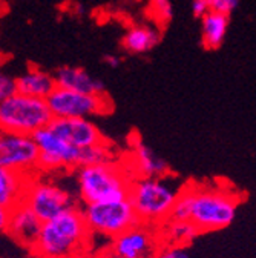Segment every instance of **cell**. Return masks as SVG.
<instances>
[{
  "instance_id": "6da1fadb",
  "label": "cell",
  "mask_w": 256,
  "mask_h": 258,
  "mask_svg": "<svg viewBox=\"0 0 256 258\" xmlns=\"http://www.w3.org/2000/svg\"><path fill=\"white\" fill-rule=\"evenodd\" d=\"M92 232L80 208H71L42 224L33 253L49 258H86Z\"/></svg>"
},
{
  "instance_id": "7a4b0ae2",
  "label": "cell",
  "mask_w": 256,
  "mask_h": 258,
  "mask_svg": "<svg viewBox=\"0 0 256 258\" xmlns=\"http://www.w3.org/2000/svg\"><path fill=\"white\" fill-rule=\"evenodd\" d=\"M183 192L189 202V220L201 234L230 226L242 202V197L230 186L187 184Z\"/></svg>"
},
{
  "instance_id": "3957f363",
  "label": "cell",
  "mask_w": 256,
  "mask_h": 258,
  "mask_svg": "<svg viewBox=\"0 0 256 258\" xmlns=\"http://www.w3.org/2000/svg\"><path fill=\"white\" fill-rule=\"evenodd\" d=\"M75 178L78 199L84 205L127 200L134 180V177L129 175V171L120 166L117 161L80 166L77 168Z\"/></svg>"
},
{
  "instance_id": "277c9868",
  "label": "cell",
  "mask_w": 256,
  "mask_h": 258,
  "mask_svg": "<svg viewBox=\"0 0 256 258\" xmlns=\"http://www.w3.org/2000/svg\"><path fill=\"white\" fill-rule=\"evenodd\" d=\"M180 190L166 177H137L131 183L129 202L141 223L158 224L170 218Z\"/></svg>"
},
{
  "instance_id": "5b68a950",
  "label": "cell",
  "mask_w": 256,
  "mask_h": 258,
  "mask_svg": "<svg viewBox=\"0 0 256 258\" xmlns=\"http://www.w3.org/2000/svg\"><path fill=\"white\" fill-rule=\"evenodd\" d=\"M52 118L45 99L16 92L0 103V133L34 136L49 126Z\"/></svg>"
},
{
  "instance_id": "8992f818",
  "label": "cell",
  "mask_w": 256,
  "mask_h": 258,
  "mask_svg": "<svg viewBox=\"0 0 256 258\" xmlns=\"http://www.w3.org/2000/svg\"><path fill=\"white\" fill-rule=\"evenodd\" d=\"M81 211L91 232L106 238H115L141 223L129 199L86 205Z\"/></svg>"
},
{
  "instance_id": "52a82bcc",
  "label": "cell",
  "mask_w": 256,
  "mask_h": 258,
  "mask_svg": "<svg viewBox=\"0 0 256 258\" xmlns=\"http://www.w3.org/2000/svg\"><path fill=\"white\" fill-rule=\"evenodd\" d=\"M46 103L54 118H91L112 111L106 94H81L58 86L48 95Z\"/></svg>"
},
{
  "instance_id": "ba28073f",
  "label": "cell",
  "mask_w": 256,
  "mask_h": 258,
  "mask_svg": "<svg viewBox=\"0 0 256 258\" xmlns=\"http://www.w3.org/2000/svg\"><path fill=\"white\" fill-rule=\"evenodd\" d=\"M23 203H26L33 212L45 223L61 212H65L71 208H75V200L65 187H61L52 181L36 178L34 175L31 177Z\"/></svg>"
},
{
  "instance_id": "9c48e42d",
  "label": "cell",
  "mask_w": 256,
  "mask_h": 258,
  "mask_svg": "<svg viewBox=\"0 0 256 258\" xmlns=\"http://www.w3.org/2000/svg\"><path fill=\"white\" fill-rule=\"evenodd\" d=\"M39 146V169L52 172L58 169H77L80 163V149L63 140L49 126L34 136Z\"/></svg>"
},
{
  "instance_id": "30bf717a",
  "label": "cell",
  "mask_w": 256,
  "mask_h": 258,
  "mask_svg": "<svg viewBox=\"0 0 256 258\" xmlns=\"http://www.w3.org/2000/svg\"><path fill=\"white\" fill-rule=\"evenodd\" d=\"M0 168L34 175L39 171V146L34 137L0 133Z\"/></svg>"
},
{
  "instance_id": "8fae6325",
  "label": "cell",
  "mask_w": 256,
  "mask_h": 258,
  "mask_svg": "<svg viewBox=\"0 0 256 258\" xmlns=\"http://www.w3.org/2000/svg\"><path fill=\"white\" fill-rule=\"evenodd\" d=\"M158 247V235L149 224L140 223L112 238L109 250L118 258H153Z\"/></svg>"
},
{
  "instance_id": "7c38bea8",
  "label": "cell",
  "mask_w": 256,
  "mask_h": 258,
  "mask_svg": "<svg viewBox=\"0 0 256 258\" xmlns=\"http://www.w3.org/2000/svg\"><path fill=\"white\" fill-rule=\"evenodd\" d=\"M49 127L63 140L78 149L108 142L91 118H52Z\"/></svg>"
},
{
  "instance_id": "4fadbf2b",
  "label": "cell",
  "mask_w": 256,
  "mask_h": 258,
  "mask_svg": "<svg viewBox=\"0 0 256 258\" xmlns=\"http://www.w3.org/2000/svg\"><path fill=\"white\" fill-rule=\"evenodd\" d=\"M42 224L43 221L33 212V209L22 202L11 209L7 234L20 246L33 250L40 235Z\"/></svg>"
},
{
  "instance_id": "5bb4252c",
  "label": "cell",
  "mask_w": 256,
  "mask_h": 258,
  "mask_svg": "<svg viewBox=\"0 0 256 258\" xmlns=\"http://www.w3.org/2000/svg\"><path fill=\"white\" fill-rule=\"evenodd\" d=\"M137 174V177H166L170 171L167 161L158 157L146 143L135 139L132 143L131 168L129 172Z\"/></svg>"
},
{
  "instance_id": "9a60e30c",
  "label": "cell",
  "mask_w": 256,
  "mask_h": 258,
  "mask_svg": "<svg viewBox=\"0 0 256 258\" xmlns=\"http://www.w3.org/2000/svg\"><path fill=\"white\" fill-rule=\"evenodd\" d=\"M55 85L81 94H105V83L92 77L88 71L75 67H61L54 74Z\"/></svg>"
},
{
  "instance_id": "2e32d148",
  "label": "cell",
  "mask_w": 256,
  "mask_h": 258,
  "mask_svg": "<svg viewBox=\"0 0 256 258\" xmlns=\"http://www.w3.org/2000/svg\"><path fill=\"white\" fill-rule=\"evenodd\" d=\"M17 92L36 97V99H48V95L57 88L54 74H49L40 68H29L16 79Z\"/></svg>"
},
{
  "instance_id": "e0dca14e",
  "label": "cell",
  "mask_w": 256,
  "mask_h": 258,
  "mask_svg": "<svg viewBox=\"0 0 256 258\" xmlns=\"http://www.w3.org/2000/svg\"><path fill=\"white\" fill-rule=\"evenodd\" d=\"M31 177L33 175L0 168V206L13 209L22 203Z\"/></svg>"
},
{
  "instance_id": "ac0fdd59",
  "label": "cell",
  "mask_w": 256,
  "mask_h": 258,
  "mask_svg": "<svg viewBox=\"0 0 256 258\" xmlns=\"http://www.w3.org/2000/svg\"><path fill=\"white\" fill-rule=\"evenodd\" d=\"M159 42V32L146 25H135L131 26L123 36L121 45L126 52L129 54H144L156 46Z\"/></svg>"
},
{
  "instance_id": "d6986e66",
  "label": "cell",
  "mask_w": 256,
  "mask_h": 258,
  "mask_svg": "<svg viewBox=\"0 0 256 258\" xmlns=\"http://www.w3.org/2000/svg\"><path fill=\"white\" fill-rule=\"evenodd\" d=\"M229 28V16L209 11L201 22V37L203 45L207 49H216L222 45Z\"/></svg>"
},
{
  "instance_id": "ffe728a7",
  "label": "cell",
  "mask_w": 256,
  "mask_h": 258,
  "mask_svg": "<svg viewBox=\"0 0 256 258\" xmlns=\"http://www.w3.org/2000/svg\"><path fill=\"white\" fill-rule=\"evenodd\" d=\"M200 229L190 220H167L161 229V240L167 244L187 246L200 235Z\"/></svg>"
},
{
  "instance_id": "44dd1931",
  "label": "cell",
  "mask_w": 256,
  "mask_h": 258,
  "mask_svg": "<svg viewBox=\"0 0 256 258\" xmlns=\"http://www.w3.org/2000/svg\"><path fill=\"white\" fill-rule=\"evenodd\" d=\"M114 160V151L109 146V143H102L97 146H89L80 149V166H89V165H100V163H111Z\"/></svg>"
},
{
  "instance_id": "7402d4cb",
  "label": "cell",
  "mask_w": 256,
  "mask_h": 258,
  "mask_svg": "<svg viewBox=\"0 0 256 258\" xmlns=\"http://www.w3.org/2000/svg\"><path fill=\"white\" fill-rule=\"evenodd\" d=\"M149 11L152 19L161 26L167 25L174 17V7L170 0H150Z\"/></svg>"
},
{
  "instance_id": "603a6c76",
  "label": "cell",
  "mask_w": 256,
  "mask_h": 258,
  "mask_svg": "<svg viewBox=\"0 0 256 258\" xmlns=\"http://www.w3.org/2000/svg\"><path fill=\"white\" fill-rule=\"evenodd\" d=\"M153 258H190L186 246H175V244H167L163 243L159 246Z\"/></svg>"
},
{
  "instance_id": "cb8c5ba5",
  "label": "cell",
  "mask_w": 256,
  "mask_h": 258,
  "mask_svg": "<svg viewBox=\"0 0 256 258\" xmlns=\"http://www.w3.org/2000/svg\"><path fill=\"white\" fill-rule=\"evenodd\" d=\"M16 92H17L16 79L11 77L8 73L0 70V103L7 99H10V97Z\"/></svg>"
},
{
  "instance_id": "d4e9b609",
  "label": "cell",
  "mask_w": 256,
  "mask_h": 258,
  "mask_svg": "<svg viewBox=\"0 0 256 258\" xmlns=\"http://www.w3.org/2000/svg\"><path fill=\"white\" fill-rule=\"evenodd\" d=\"M239 0H209L210 11L222 13V14H230L232 11L236 10Z\"/></svg>"
},
{
  "instance_id": "484cf974",
  "label": "cell",
  "mask_w": 256,
  "mask_h": 258,
  "mask_svg": "<svg viewBox=\"0 0 256 258\" xmlns=\"http://www.w3.org/2000/svg\"><path fill=\"white\" fill-rule=\"evenodd\" d=\"M192 11H194L197 17L203 19L210 11L209 0H194V2H192Z\"/></svg>"
},
{
  "instance_id": "4316f807",
  "label": "cell",
  "mask_w": 256,
  "mask_h": 258,
  "mask_svg": "<svg viewBox=\"0 0 256 258\" xmlns=\"http://www.w3.org/2000/svg\"><path fill=\"white\" fill-rule=\"evenodd\" d=\"M10 215H11V209L0 206V234H7Z\"/></svg>"
},
{
  "instance_id": "83f0119b",
  "label": "cell",
  "mask_w": 256,
  "mask_h": 258,
  "mask_svg": "<svg viewBox=\"0 0 256 258\" xmlns=\"http://www.w3.org/2000/svg\"><path fill=\"white\" fill-rule=\"evenodd\" d=\"M103 61H105V64H108L109 68H118L121 64V58L115 54H106L103 57Z\"/></svg>"
},
{
  "instance_id": "f1b7e54d",
  "label": "cell",
  "mask_w": 256,
  "mask_h": 258,
  "mask_svg": "<svg viewBox=\"0 0 256 258\" xmlns=\"http://www.w3.org/2000/svg\"><path fill=\"white\" fill-rule=\"evenodd\" d=\"M92 258H118L117 255H114L109 249L106 250H102V252H97V253H94Z\"/></svg>"
},
{
  "instance_id": "f546056e",
  "label": "cell",
  "mask_w": 256,
  "mask_h": 258,
  "mask_svg": "<svg viewBox=\"0 0 256 258\" xmlns=\"http://www.w3.org/2000/svg\"><path fill=\"white\" fill-rule=\"evenodd\" d=\"M31 258H49V256H46V255H40V253H33V256Z\"/></svg>"
}]
</instances>
